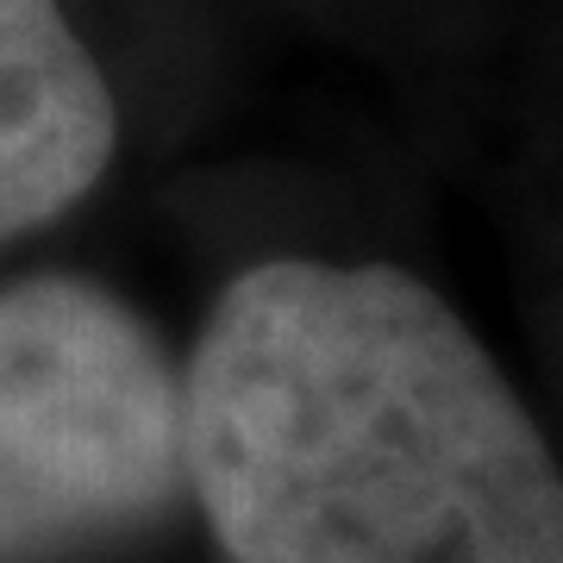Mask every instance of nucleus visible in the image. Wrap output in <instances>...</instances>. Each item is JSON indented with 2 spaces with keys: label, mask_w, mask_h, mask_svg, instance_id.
Here are the masks:
<instances>
[{
  "label": "nucleus",
  "mask_w": 563,
  "mask_h": 563,
  "mask_svg": "<svg viewBox=\"0 0 563 563\" xmlns=\"http://www.w3.org/2000/svg\"><path fill=\"white\" fill-rule=\"evenodd\" d=\"M232 563H563V470L483 339L388 263H257L181 388Z\"/></svg>",
  "instance_id": "1"
},
{
  "label": "nucleus",
  "mask_w": 563,
  "mask_h": 563,
  "mask_svg": "<svg viewBox=\"0 0 563 563\" xmlns=\"http://www.w3.org/2000/svg\"><path fill=\"white\" fill-rule=\"evenodd\" d=\"M181 383L125 301L69 276L0 295V563L139 526L176 495Z\"/></svg>",
  "instance_id": "2"
},
{
  "label": "nucleus",
  "mask_w": 563,
  "mask_h": 563,
  "mask_svg": "<svg viewBox=\"0 0 563 563\" xmlns=\"http://www.w3.org/2000/svg\"><path fill=\"white\" fill-rule=\"evenodd\" d=\"M113 157V95L57 0H0V239L76 207Z\"/></svg>",
  "instance_id": "3"
}]
</instances>
